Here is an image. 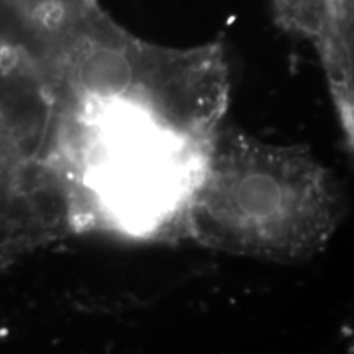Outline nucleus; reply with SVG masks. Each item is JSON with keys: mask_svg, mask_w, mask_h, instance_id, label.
Here are the masks:
<instances>
[{"mask_svg": "<svg viewBox=\"0 0 354 354\" xmlns=\"http://www.w3.org/2000/svg\"><path fill=\"white\" fill-rule=\"evenodd\" d=\"M346 194L308 146L268 143L220 125L183 220L207 250L294 264L322 253L342 227Z\"/></svg>", "mask_w": 354, "mask_h": 354, "instance_id": "1", "label": "nucleus"}, {"mask_svg": "<svg viewBox=\"0 0 354 354\" xmlns=\"http://www.w3.org/2000/svg\"><path fill=\"white\" fill-rule=\"evenodd\" d=\"M57 110L79 233L183 240L185 207L210 141L184 138L135 105Z\"/></svg>", "mask_w": 354, "mask_h": 354, "instance_id": "2", "label": "nucleus"}, {"mask_svg": "<svg viewBox=\"0 0 354 354\" xmlns=\"http://www.w3.org/2000/svg\"><path fill=\"white\" fill-rule=\"evenodd\" d=\"M63 109L128 104L184 138L207 143L223 122L230 74L220 44L174 50L110 19L44 77Z\"/></svg>", "mask_w": 354, "mask_h": 354, "instance_id": "3", "label": "nucleus"}, {"mask_svg": "<svg viewBox=\"0 0 354 354\" xmlns=\"http://www.w3.org/2000/svg\"><path fill=\"white\" fill-rule=\"evenodd\" d=\"M77 233L55 94L32 61L0 50V269Z\"/></svg>", "mask_w": 354, "mask_h": 354, "instance_id": "4", "label": "nucleus"}, {"mask_svg": "<svg viewBox=\"0 0 354 354\" xmlns=\"http://www.w3.org/2000/svg\"><path fill=\"white\" fill-rule=\"evenodd\" d=\"M109 20L97 0H0V50L48 76Z\"/></svg>", "mask_w": 354, "mask_h": 354, "instance_id": "5", "label": "nucleus"}]
</instances>
